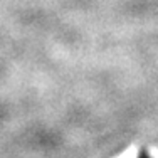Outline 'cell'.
<instances>
[{
	"label": "cell",
	"mask_w": 158,
	"mask_h": 158,
	"mask_svg": "<svg viewBox=\"0 0 158 158\" xmlns=\"http://www.w3.org/2000/svg\"><path fill=\"white\" fill-rule=\"evenodd\" d=\"M140 158H150V156H148V155H146V153H145V152H143V153H141V155H140Z\"/></svg>",
	"instance_id": "obj_1"
}]
</instances>
